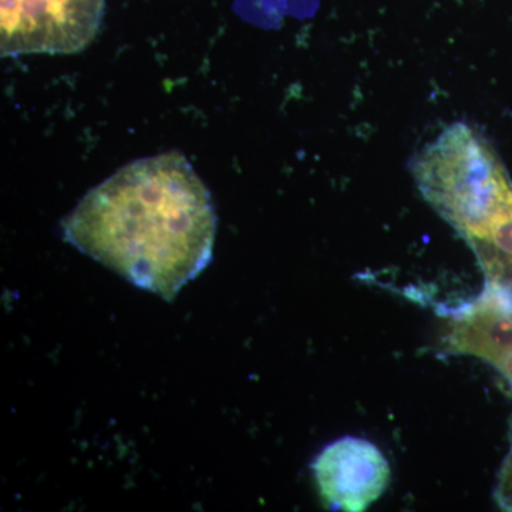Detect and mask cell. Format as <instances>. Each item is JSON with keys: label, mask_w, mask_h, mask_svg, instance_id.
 Returning a JSON list of instances; mask_svg holds the SVG:
<instances>
[{"label": "cell", "mask_w": 512, "mask_h": 512, "mask_svg": "<svg viewBox=\"0 0 512 512\" xmlns=\"http://www.w3.org/2000/svg\"><path fill=\"white\" fill-rule=\"evenodd\" d=\"M64 239L138 288L173 301L212 259L210 191L180 153L124 165L62 222Z\"/></svg>", "instance_id": "cell-1"}, {"label": "cell", "mask_w": 512, "mask_h": 512, "mask_svg": "<svg viewBox=\"0 0 512 512\" xmlns=\"http://www.w3.org/2000/svg\"><path fill=\"white\" fill-rule=\"evenodd\" d=\"M424 197L467 239L480 244L512 202V181L490 144L467 124H454L414 164Z\"/></svg>", "instance_id": "cell-2"}, {"label": "cell", "mask_w": 512, "mask_h": 512, "mask_svg": "<svg viewBox=\"0 0 512 512\" xmlns=\"http://www.w3.org/2000/svg\"><path fill=\"white\" fill-rule=\"evenodd\" d=\"M3 56L69 55L93 42L104 0H2Z\"/></svg>", "instance_id": "cell-3"}, {"label": "cell", "mask_w": 512, "mask_h": 512, "mask_svg": "<svg viewBox=\"0 0 512 512\" xmlns=\"http://www.w3.org/2000/svg\"><path fill=\"white\" fill-rule=\"evenodd\" d=\"M313 473L323 501L338 511H365L390 481L382 451L359 437H343L326 447L316 457Z\"/></svg>", "instance_id": "cell-4"}, {"label": "cell", "mask_w": 512, "mask_h": 512, "mask_svg": "<svg viewBox=\"0 0 512 512\" xmlns=\"http://www.w3.org/2000/svg\"><path fill=\"white\" fill-rule=\"evenodd\" d=\"M497 366L512 352V288L490 284L448 323L446 348Z\"/></svg>", "instance_id": "cell-5"}, {"label": "cell", "mask_w": 512, "mask_h": 512, "mask_svg": "<svg viewBox=\"0 0 512 512\" xmlns=\"http://www.w3.org/2000/svg\"><path fill=\"white\" fill-rule=\"evenodd\" d=\"M495 500L504 511L512 512V446L498 476Z\"/></svg>", "instance_id": "cell-6"}]
</instances>
